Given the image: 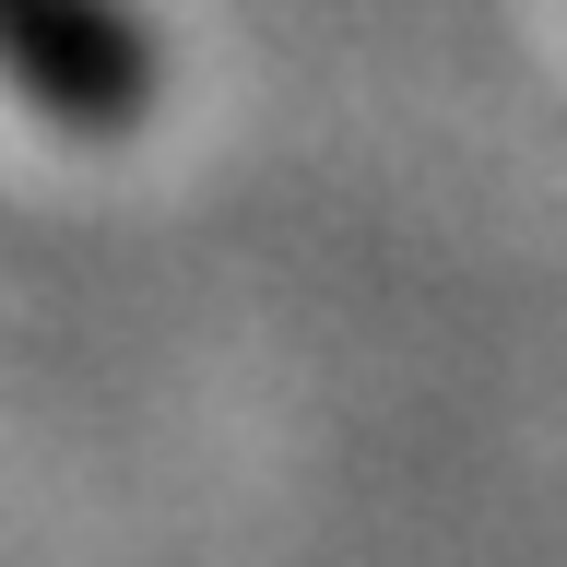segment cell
I'll return each instance as SVG.
<instances>
[{"mask_svg":"<svg viewBox=\"0 0 567 567\" xmlns=\"http://www.w3.org/2000/svg\"><path fill=\"white\" fill-rule=\"evenodd\" d=\"M0 71L60 131H131L154 95V48L118 0H0Z\"/></svg>","mask_w":567,"mask_h":567,"instance_id":"1","label":"cell"}]
</instances>
